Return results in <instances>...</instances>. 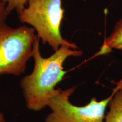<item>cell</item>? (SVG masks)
<instances>
[{"instance_id": "cell-7", "label": "cell", "mask_w": 122, "mask_h": 122, "mask_svg": "<svg viewBox=\"0 0 122 122\" xmlns=\"http://www.w3.org/2000/svg\"><path fill=\"white\" fill-rule=\"evenodd\" d=\"M28 0H3L6 4V10L9 14L15 10L18 15L25 9V6L28 4Z\"/></svg>"}, {"instance_id": "cell-6", "label": "cell", "mask_w": 122, "mask_h": 122, "mask_svg": "<svg viewBox=\"0 0 122 122\" xmlns=\"http://www.w3.org/2000/svg\"><path fill=\"white\" fill-rule=\"evenodd\" d=\"M109 107L104 122H122V87L115 93L111 100Z\"/></svg>"}, {"instance_id": "cell-4", "label": "cell", "mask_w": 122, "mask_h": 122, "mask_svg": "<svg viewBox=\"0 0 122 122\" xmlns=\"http://www.w3.org/2000/svg\"><path fill=\"white\" fill-rule=\"evenodd\" d=\"M34 28L24 25L12 28L0 26V75L19 76L32 57L36 35Z\"/></svg>"}, {"instance_id": "cell-1", "label": "cell", "mask_w": 122, "mask_h": 122, "mask_svg": "<svg viewBox=\"0 0 122 122\" xmlns=\"http://www.w3.org/2000/svg\"><path fill=\"white\" fill-rule=\"evenodd\" d=\"M40 38L36 35L33 44L32 72L23 77L20 83L25 104L30 110L39 111L48 106L55 87L67 73L63 69L65 61L70 57H80L83 51L62 45L48 58H44L40 51Z\"/></svg>"}, {"instance_id": "cell-5", "label": "cell", "mask_w": 122, "mask_h": 122, "mask_svg": "<svg viewBox=\"0 0 122 122\" xmlns=\"http://www.w3.org/2000/svg\"><path fill=\"white\" fill-rule=\"evenodd\" d=\"M112 49L122 50V18L115 24L112 33L109 37L104 40L100 50L94 56L108 54Z\"/></svg>"}, {"instance_id": "cell-8", "label": "cell", "mask_w": 122, "mask_h": 122, "mask_svg": "<svg viewBox=\"0 0 122 122\" xmlns=\"http://www.w3.org/2000/svg\"><path fill=\"white\" fill-rule=\"evenodd\" d=\"M9 14L6 7V4L3 0H0V26L5 23V22Z\"/></svg>"}, {"instance_id": "cell-3", "label": "cell", "mask_w": 122, "mask_h": 122, "mask_svg": "<svg viewBox=\"0 0 122 122\" xmlns=\"http://www.w3.org/2000/svg\"><path fill=\"white\" fill-rule=\"evenodd\" d=\"M122 87V78L107 98L98 101L95 97L91 98L83 106L74 105L70 97L76 86L62 90L56 89L48 102V106L52 111L46 117L45 122H104L105 111L115 93Z\"/></svg>"}, {"instance_id": "cell-2", "label": "cell", "mask_w": 122, "mask_h": 122, "mask_svg": "<svg viewBox=\"0 0 122 122\" xmlns=\"http://www.w3.org/2000/svg\"><path fill=\"white\" fill-rule=\"evenodd\" d=\"M27 5L18 18L21 22L34 28L42 44L48 43L54 51L63 45L77 49L75 44L65 39L61 34V24L65 13L62 0H28Z\"/></svg>"}, {"instance_id": "cell-9", "label": "cell", "mask_w": 122, "mask_h": 122, "mask_svg": "<svg viewBox=\"0 0 122 122\" xmlns=\"http://www.w3.org/2000/svg\"><path fill=\"white\" fill-rule=\"evenodd\" d=\"M0 122H6L5 116L0 111Z\"/></svg>"}]
</instances>
